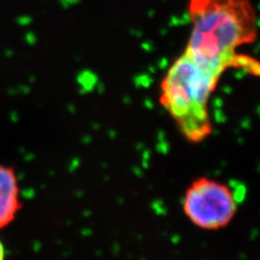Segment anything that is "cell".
I'll use <instances>...</instances> for the list:
<instances>
[{"label": "cell", "instance_id": "obj_1", "mask_svg": "<svg viewBox=\"0 0 260 260\" xmlns=\"http://www.w3.org/2000/svg\"><path fill=\"white\" fill-rule=\"evenodd\" d=\"M188 12L191 32L186 55L219 79L231 68L260 76V62L238 53L258 36L250 0H190Z\"/></svg>", "mask_w": 260, "mask_h": 260}, {"label": "cell", "instance_id": "obj_2", "mask_svg": "<svg viewBox=\"0 0 260 260\" xmlns=\"http://www.w3.org/2000/svg\"><path fill=\"white\" fill-rule=\"evenodd\" d=\"M219 80L184 52L170 65L161 80V107L190 143L204 142L213 133L209 102Z\"/></svg>", "mask_w": 260, "mask_h": 260}, {"label": "cell", "instance_id": "obj_3", "mask_svg": "<svg viewBox=\"0 0 260 260\" xmlns=\"http://www.w3.org/2000/svg\"><path fill=\"white\" fill-rule=\"evenodd\" d=\"M239 210L237 192L228 183L210 177H199L182 197V211L190 223L203 231L225 229Z\"/></svg>", "mask_w": 260, "mask_h": 260}, {"label": "cell", "instance_id": "obj_4", "mask_svg": "<svg viewBox=\"0 0 260 260\" xmlns=\"http://www.w3.org/2000/svg\"><path fill=\"white\" fill-rule=\"evenodd\" d=\"M20 209L19 186L13 169L0 165V229L9 224Z\"/></svg>", "mask_w": 260, "mask_h": 260}, {"label": "cell", "instance_id": "obj_5", "mask_svg": "<svg viewBox=\"0 0 260 260\" xmlns=\"http://www.w3.org/2000/svg\"><path fill=\"white\" fill-rule=\"evenodd\" d=\"M4 257H5V250H4L3 244L0 243V260H4Z\"/></svg>", "mask_w": 260, "mask_h": 260}]
</instances>
